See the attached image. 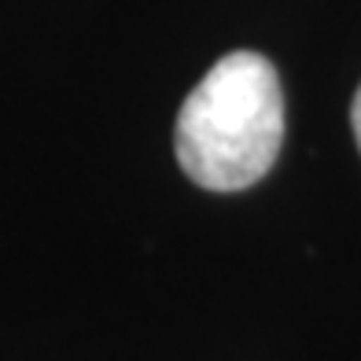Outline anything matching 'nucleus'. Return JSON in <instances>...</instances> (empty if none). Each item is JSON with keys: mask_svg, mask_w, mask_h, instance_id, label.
<instances>
[{"mask_svg": "<svg viewBox=\"0 0 361 361\" xmlns=\"http://www.w3.org/2000/svg\"><path fill=\"white\" fill-rule=\"evenodd\" d=\"M284 144V89L258 52H228L177 114V162L207 192L258 185Z\"/></svg>", "mask_w": 361, "mask_h": 361, "instance_id": "f257e3e1", "label": "nucleus"}, {"mask_svg": "<svg viewBox=\"0 0 361 361\" xmlns=\"http://www.w3.org/2000/svg\"><path fill=\"white\" fill-rule=\"evenodd\" d=\"M350 126H354V140H357V152H361V85L354 92V104H350Z\"/></svg>", "mask_w": 361, "mask_h": 361, "instance_id": "f03ea898", "label": "nucleus"}]
</instances>
